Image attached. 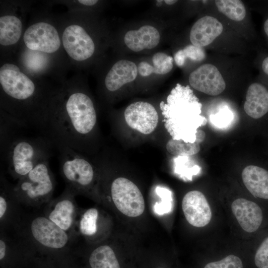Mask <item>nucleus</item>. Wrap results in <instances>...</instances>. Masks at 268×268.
Returning a JSON list of instances; mask_svg holds the SVG:
<instances>
[{"instance_id":"9b49d317","label":"nucleus","mask_w":268,"mask_h":268,"mask_svg":"<svg viewBox=\"0 0 268 268\" xmlns=\"http://www.w3.org/2000/svg\"><path fill=\"white\" fill-rule=\"evenodd\" d=\"M62 42L67 54L76 61L88 59L95 51V45L91 37L78 25L71 24L65 28Z\"/></svg>"},{"instance_id":"1a4fd4ad","label":"nucleus","mask_w":268,"mask_h":268,"mask_svg":"<svg viewBox=\"0 0 268 268\" xmlns=\"http://www.w3.org/2000/svg\"><path fill=\"white\" fill-rule=\"evenodd\" d=\"M14 185L1 172L0 178V230L10 231L20 222L24 214L15 196Z\"/></svg>"},{"instance_id":"f8f14e48","label":"nucleus","mask_w":268,"mask_h":268,"mask_svg":"<svg viewBox=\"0 0 268 268\" xmlns=\"http://www.w3.org/2000/svg\"><path fill=\"white\" fill-rule=\"evenodd\" d=\"M195 89L210 96L222 93L226 88L225 81L219 69L211 64H204L193 71L189 77Z\"/></svg>"},{"instance_id":"473e14b6","label":"nucleus","mask_w":268,"mask_h":268,"mask_svg":"<svg viewBox=\"0 0 268 268\" xmlns=\"http://www.w3.org/2000/svg\"><path fill=\"white\" fill-rule=\"evenodd\" d=\"M258 59V65L260 71V77L268 79V54L260 52Z\"/></svg>"},{"instance_id":"bb28decb","label":"nucleus","mask_w":268,"mask_h":268,"mask_svg":"<svg viewBox=\"0 0 268 268\" xmlns=\"http://www.w3.org/2000/svg\"><path fill=\"white\" fill-rule=\"evenodd\" d=\"M205 58L204 48L191 44L178 51L174 55V60L179 67H182L188 59L195 62H201Z\"/></svg>"},{"instance_id":"c9c22d12","label":"nucleus","mask_w":268,"mask_h":268,"mask_svg":"<svg viewBox=\"0 0 268 268\" xmlns=\"http://www.w3.org/2000/svg\"><path fill=\"white\" fill-rule=\"evenodd\" d=\"M78 1L80 3L84 5L92 6L97 3L98 2V0H78Z\"/></svg>"},{"instance_id":"4c0bfd02","label":"nucleus","mask_w":268,"mask_h":268,"mask_svg":"<svg viewBox=\"0 0 268 268\" xmlns=\"http://www.w3.org/2000/svg\"><path fill=\"white\" fill-rule=\"evenodd\" d=\"M162 0H157V5L159 6L162 4Z\"/></svg>"},{"instance_id":"a211bd4d","label":"nucleus","mask_w":268,"mask_h":268,"mask_svg":"<svg viewBox=\"0 0 268 268\" xmlns=\"http://www.w3.org/2000/svg\"><path fill=\"white\" fill-rule=\"evenodd\" d=\"M244 109L250 117L258 119L268 113V88L261 82H254L248 87Z\"/></svg>"},{"instance_id":"cd10ccee","label":"nucleus","mask_w":268,"mask_h":268,"mask_svg":"<svg viewBox=\"0 0 268 268\" xmlns=\"http://www.w3.org/2000/svg\"><path fill=\"white\" fill-rule=\"evenodd\" d=\"M174 166L175 173L182 178L190 180L193 175H197L201 170L191 156H177L174 158Z\"/></svg>"},{"instance_id":"4468645a","label":"nucleus","mask_w":268,"mask_h":268,"mask_svg":"<svg viewBox=\"0 0 268 268\" xmlns=\"http://www.w3.org/2000/svg\"><path fill=\"white\" fill-rule=\"evenodd\" d=\"M182 208L187 221L194 227H204L211 220L210 205L200 191L193 190L186 193L182 200Z\"/></svg>"},{"instance_id":"58836bf2","label":"nucleus","mask_w":268,"mask_h":268,"mask_svg":"<svg viewBox=\"0 0 268 268\" xmlns=\"http://www.w3.org/2000/svg\"></svg>"},{"instance_id":"f704fd0d","label":"nucleus","mask_w":268,"mask_h":268,"mask_svg":"<svg viewBox=\"0 0 268 268\" xmlns=\"http://www.w3.org/2000/svg\"><path fill=\"white\" fill-rule=\"evenodd\" d=\"M205 133L203 131L198 129L197 133L196 134V141L201 143L203 141V140L205 138Z\"/></svg>"},{"instance_id":"72a5a7b5","label":"nucleus","mask_w":268,"mask_h":268,"mask_svg":"<svg viewBox=\"0 0 268 268\" xmlns=\"http://www.w3.org/2000/svg\"><path fill=\"white\" fill-rule=\"evenodd\" d=\"M265 13L263 23V31L267 44L268 46V9Z\"/></svg>"},{"instance_id":"c85d7f7f","label":"nucleus","mask_w":268,"mask_h":268,"mask_svg":"<svg viewBox=\"0 0 268 268\" xmlns=\"http://www.w3.org/2000/svg\"><path fill=\"white\" fill-rule=\"evenodd\" d=\"M156 193L160 197L161 201L156 203L154 208L158 214H163L169 212L172 207V198L171 192L167 188L158 186L155 189Z\"/></svg>"},{"instance_id":"aec40b11","label":"nucleus","mask_w":268,"mask_h":268,"mask_svg":"<svg viewBox=\"0 0 268 268\" xmlns=\"http://www.w3.org/2000/svg\"><path fill=\"white\" fill-rule=\"evenodd\" d=\"M160 39V34L156 28L150 25H144L138 30L127 32L124 42L130 50L137 52L155 48L158 45Z\"/></svg>"},{"instance_id":"423d86ee","label":"nucleus","mask_w":268,"mask_h":268,"mask_svg":"<svg viewBox=\"0 0 268 268\" xmlns=\"http://www.w3.org/2000/svg\"><path fill=\"white\" fill-rule=\"evenodd\" d=\"M55 185L47 159L38 163L27 175L19 179L13 190L22 205L39 209L52 199Z\"/></svg>"},{"instance_id":"393cba45","label":"nucleus","mask_w":268,"mask_h":268,"mask_svg":"<svg viewBox=\"0 0 268 268\" xmlns=\"http://www.w3.org/2000/svg\"><path fill=\"white\" fill-rule=\"evenodd\" d=\"M214 3L218 11L232 21L242 22L247 17V9L241 0H217Z\"/></svg>"},{"instance_id":"dca6fc26","label":"nucleus","mask_w":268,"mask_h":268,"mask_svg":"<svg viewBox=\"0 0 268 268\" xmlns=\"http://www.w3.org/2000/svg\"><path fill=\"white\" fill-rule=\"evenodd\" d=\"M223 31V25L218 19L205 15L199 18L192 27L190 40L191 44L204 48L212 44Z\"/></svg>"},{"instance_id":"f03ea898","label":"nucleus","mask_w":268,"mask_h":268,"mask_svg":"<svg viewBox=\"0 0 268 268\" xmlns=\"http://www.w3.org/2000/svg\"><path fill=\"white\" fill-rule=\"evenodd\" d=\"M7 231L25 257L59 259L78 251L76 240L50 220L42 211L24 212L19 223Z\"/></svg>"},{"instance_id":"2eb2a0df","label":"nucleus","mask_w":268,"mask_h":268,"mask_svg":"<svg viewBox=\"0 0 268 268\" xmlns=\"http://www.w3.org/2000/svg\"><path fill=\"white\" fill-rule=\"evenodd\" d=\"M100 210L96 207L83 209L79 208L74 225V237L78 243L84 241L90 245L98 239L102 233V219Z\"/></svg>"},{"instance_id":"c756f323","label":"nucleus","mask_w":268,"mask_h":268,"mask_svg":"<svg viewBox=\"0 0 268 268\" xmlns=\"http://www.w3.org/2000/svg\"><path fill=\"white\" fill-rule=\"evenodd\" d=\"M234 119L233 112L227 108L220 109L209 116L210 123L218 128H224L230 125Z\"/></svg>"},{"instance_id":"0eeeda50","label":"nucleus","mask_w":268,"mask_h":268,"mask_svg":"<svg viewBox=\"0 0 268 268\" xmlns=\"http://www.w3.org/2000/svg\"><path fill=\"white\" fill-rule=\"evenodd\" d=\"M109 190L111 200L120 212L130 217H137L143 213V197L132 181L124 177L117 178L112 181Z\"/></svg>"},{"instance_id":"f257e3e1","label":"nucleus","mask_w":268,"mask_h":268,"mask_svg":"<svg viewBox=\"0 0 268 268\" xmlns=\"http://www.w3.org/2000/svg\"><path fill=\"white\" fill-rule=\"evenodd\" d=\"M97 124L91 98L72 88L48 100L38 130L53 147H67L83 153L90 150Z\"/></svg>"},{"instance_id":"b1692460","label":"nucleus","mask_w":268,"mask_h":268,"mask_svg":"<svg viewBox=\"0 0 268 268\" xmlns=\"http://www.w3.org/2000/svg\"><path fill=\"white\" fill-rule=\"evenodd\" d=\"M153 66L146 62H140L137 66L138 72L142 76H149L153 73L165 74L173 67V58L162 52L155 54L152 57Z\"/></svg>"},{"instance_id":"5701e85b","label":"nucleus","mask_w":268,"mask_h":268,"mask_svg":"<svg viewBox=\"0 0 268 268\" xmlns=\"http://www.w3.org/2000/svg\"><path fill=\"white\" fill-rule=\"evenodd\" d=\"M22 25L16 16L6 15L0 18V43L10 46L17 43L22 33Z\"/></svg>"},{"instance_id":"f3484780","label":"nucleus","mask_w":268,"mask_h":268,"mask_svg":"<svg viewBox=\"0 0 268 268\" xmlns=\"http://www.w3.org/2000/svg\"><path fill=\"white\" fill-rule=\"evenodd\" d=\"M231 210L240 226L248 233L257 231L262 222V210L253 201L237 199L232 203Z\"/></svg>"},{"instance_id":"39448f33","label":"nucleus","mask_w":268,"mask_h":268,"mask_svg":"<svg viewBox=\"0 0 268 268\" xmlns=\"http://www.w3.org/2000/svg\"><path fill=\"white\" fill-rule=\"evenodd\" d=\"M60 170L66 186L75 196L94 198L96 173L82 153L67 147L58 148Z\"/></svg>"},{"instance_id":"7ed1b4c3","label":"nucleus","mask_w":268,"mask_h":268,"mask_svg":"<svg viewBox=\"0 0 268 268\" xmlns=\"http://www.w3.org/2000/svg\"><path fill=\"white\" fill-rule=\"evenodd\" d=\"M160 108L164 127L174 140L194 143L199 128L206 124L201 115L202 104L188 85L177 83Z\"/></svg>"},{"instance_id":"2f4dec72","label":"nucleus","mask_w":268,"mask_h":268,"mask_svg":"<svg viewBox=\"0 0 268 268\" xmlns=\"http://www.w3.org/2000/svg\"><path fill=\"white\" fill-rule=\"evenodd\" d=\"M255 264L259 268H268V237L258 248L254 258Z\"/></svg>"},{"instance_id":"ddd939ff","label":"nucleus","mask_w":268,"mask_h":268,"mask_svg":"<svg viewBox=\"0 0 268 268\" xmlns=\"http://www.w3.org/2000/svg\"><path fill=\"white\" fill-rule=\"evenodd\" d=\"M124 117L131 128L144 134L152 133L158 123V115L155 108L144 101L135 102L129 105L125 110Z\"/></svg>"},{"instance_id":"a878e982","label":"nucleus","mask_w":268,"mask_h":268,"mask_svg":"<svg viewBox=\"0 0 268 268\" xmlns=\"http://www.w3.org/2000/svg\"><path fill=\"white\" fill-rule=\"evenodd\" d=\"M200 144L197 141L194 143H186L182 140L171 138L167 142L166 147L169 153L175 156H191L200 151Z\"/></svg>"},{"instance_id":"e433bc0d","label":"nucleus","mask_w":268,"mask_h":268,"mask_svg":"<svg viewBox=\"0 0 268 268\" xmlns=\"http://www.w3.org/2000/svg\"><path fill=\"white\" fill-rule=\"evenodd\" d=\"M165 2L168 4V5H172L174 3H175L177 0H165Z\"/></svg>"},{"instance_id":"4be33fe9","label":"nucleus","mask_w":268,"mask_h":268,"mask_svg":"<svg viewBox=\"0 0 268 268\" xmlns=\"http://www.w3.org/2000/svg\"><path fill=\"white\" fill-rule=\"evenodd\" d=\"M88 263L91 268H121L114 249L106 243L97 245L92 249Z\"/></svg>"},{"instance_id":"6ab92c4d","label":"nucleus","mask_w":268,"mask_h":268,"mask_svg":"<svg viewBox=\"0 0 268 268\" xmlns=\"http://www.w3.org/2000/svg\"><path fill=\"white\" fill-rule=\"evenodd\" d=\"M137 67L133 62L122 60L117 62L108 72L105 79L106 89L111 92L134 81L137 75Z\"/></svg>"},{"instance_id":"20e7f679","label":"nucleus","mask_w":268,"mask_h":268,"mask_svg":"<svg viewBox=\"0 0 268 268\" xmlns=\"http://www.w3.org/2000/svg\"><path fill=\"white\" fill-rule=\"evenodd\" d=\"M54 148L44 136L16 137L1 159L7 165V172L14 179L27 175L42 161L49 159Z\"/></svg>"},{"instance_id":"7c9ffc66","label":"nucleus","mask_w":268,"mask_h":268,"mask_svg":"<svg viewBox=\"0 0 268 268\" xmlns=\"http://www.w3.org/2000/svg\"><path fill=\"white\" fill-rule=\"evenodd\" d=\"M204 268H243V264L239 257L230 255L220 261L208 263Z\"/></svg>"},{"instance_id":"6e6552de","label":"nucleus","mask_w":268,"mask_h":268,"mask_svg":"<svg viewBox=\"0 0 268 268\" xmlns=\"http://www.w3.org/2000/svg\"><path fill=\"white\" fill-rule=\"evenodd\" d=\"M75 197V195L66 187L63 192L46 204L42 210L43 214L50 220L75 239L74 225L79 208Z\"/></svg>"},{"instance_id":"9d476101","label":"nucleus","mask_w":268,"mask_h":268,"mask_svg":"<svg viewBox=\"0 0 268 268\" xmlns=\"http://www.w3.org/2000/svg\"><path fill=\"white\" fill-rule=\"evenodd\" d=\"M23 41L29 49L47 53L56 52L61 46L57 29L51 24L44 22L29 26L24 34Z\"/></svg>"},{"instance_id":"412c9836","label":"nucleus","mask_w":268,"mask_h":268,"mask_svg":"<svg viewBox=\"0 0 268 268\" xmlns=\"http://www.w3.org/2000/svg\"><path fill=\"white\" fill-rule=\"evenodd\" d=\"M243 182L255 197L268 199V171L255 165L246 167L242 173Z\"/></svg>"}]
</instances>
